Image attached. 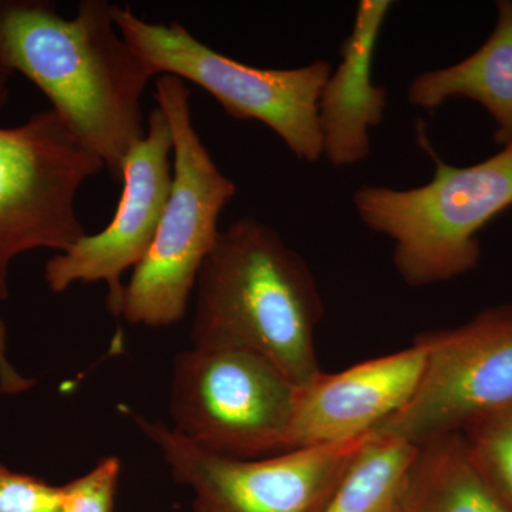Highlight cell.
<instances>
[{
	"instance_id": "obj_5",
	"label": "cell",
	"mask_w": 512,
	"mask_h": 512,
	"mask_svg": "<svg viewBox=\"0 0 512 512\" xmlns=\"http://www.w3.org/2000/svg\"><path fill=\"white\" fill-rule=\"evenodd\" d=\"M117 29L154 76L170 74L210 93L232 119L271 128L306 163L323 157L318 103L332 66L315 60L296 69H259L222 55L183 23H153L113 5Z\"/></svg>"
},
{
	"instance_id": "obj_14",
	"label": "cell",
	"mask_w": 512,
	"mask_h": 512,
	"mask_svg": "<svg viewBox=\"0 0 512 512\" xmlns=\"http://www.w3.org/2000/svg\"><path fill=\"white\" fill-rule=\"evenodd\" d=\"M403 512H512L478 467L463 433L417 450Z\"/></svg>"
},
{
	"instance_id": "obj_17",
	"label": "cell",
	"mask_w": 512,
	"mask_h": 512,
	"mask_svg": "<svg viewBox=\"0 0 512 512\" xmlns=\"http://www.w3.org/2000/svg\"><path fill=\"white\" fill-rule=\"evenodd\" d=\"M120 474L119 458H103L89 473L63 485L57 512H114Z\"/></svg>"
},
{
	"instance_id": "obj_10",
	"label": "cell",
	"mask_w": 512,
	"mask_h": 512,
	"mask_svg": "<svg viewBox=\"0 0 512 512\" xmlns=\"http://www.w3.org/2000/svg\"><path fill=\"white\" fill-rule=\"evenodd\" d=\"M174 141L161 107L147 120L146 136L131 148L123 164V190L116 214L103 231L84 235L64 252L46 262L45 281L53 293L74 284L106 282V306L120 318L123 274L136 268L156 238L171 184Z\"/></svg>"
},
{
	"instance_id": "obj_3",
	"label": "cell",
	"mask_w": 512,
	"mask_h": 512,
	"mask_svg": "<svg viewBox=\"0 0 512 512\" xmlns=\"http://www.w3.org/2000/svg\"><path fill=\"white\" fill-rule=\"evenodd\" d=\"M156 101L173 133V184L156 238L124 286L120 313L130 325L154 329L184 319L202 265L220 235L221 212L238 191L201 141L183 80L158 76Z\"/></svg>"
},
{
	"instance_id": "obj_8",
	"label": "cell",
	"mask_w": 512,
	"mask_h": 512,
	"mask_svg": "<svg viewBox=\"0 0 512 512\" xmlns=\"http://www.w3.org/2000/svg\"><path fill=\"white\" fill-rule=\"evenodd\" d=\"M133 420L160 448L174 480L194 494V512H323L372 434L244 460L198 447L161 421Z\"/></svg>"
},
{
	"instance_id": "obj_4",
	"label": "cell",
	"mask_w": 512,
	"mask_h": 512,
	"mask_svg": "<svg viewBox=\"0 0 512 512\" xmlns=\"http://www.w3.org/2000/svg\"><path fill=\"white\" fill-rule=\"evenodd\" d=\"M434 160L436 173L421 187L363 185L353 194L363 224L392 239L394 266L410 286L439 284L476 268L478 234L512 207V141L468 167Z\"/></svg>"
},
{
	"instance_id": "obj_9",
	"label": "cell",
	"mask_w": 512,
	"mask_h": 512,
	"mask_svg": "<svg viewBox=\"0 0 512 512\" xmlns=\"http://www.w3.org/2000/svg\"><path fill=\"white\" fill-rule=\"evenodd\" d=\"M416 339L427 352L419 389L376 433L421 447L512 409V305Z\"/></svg>"
},
{
	"instance_id": "obj_11",
	"label": "cell",
	"mask_w": 512,
	"mask_h": 512,
	"mask_svg": "<svg viewBox=\"0 0 512 512\" xmlns=\"http://www.w3.org/2000/svg\"><path fill=\"white\" fill-rule=\"evenodd\" d=\"M427 352L412 348L367 360L339 373L319 372L296 386L288 451L348 443L373 433L413 399Z\"/></svg>"
},
{
	"instance_id": "obj_2",
	"label": "cell",
	"mask_w": 512,
	"mask_h": 512,
	"mask_svg": "<svg viewBox=\"0 0 512 512\" xmlns=\"http://www.w3.org/2000/svg\"><path fill=\"white\" fill-rule=\"evenodd\" d=\"M195 292L192 348L247 350L296 386L320 372L318 285L302 256L264 222L245 217L220 231Z\"/></svg>"
},
{
	"instance_id": "obj_13",
	"label": "cell",
	"mask_w": 512,
	"mask_h": 512,
	"mask_svg": "<svg viewBox=\"0 0 512 512\" xmlns=\"http://www.w3.org/2000/svg\"><path fill=\"white\" fill-rule=\"evenodd\" d=\"M497 25L483 46L467 59L414 77L407 100L421 110H436L464 97L481 104L497 124L495 141H512V2L497 3Z\"/></svg>"
},
{
	"instance_id": "obj_18",
	"label": "cell",
	"mask_w": 512,
	"mask_h": 512,
	"mask_svg": "<svg viewBox=\"0 0 512 512\" xmlns=\"http://www.w3.org/2000/svg\"><path fill=\"white\" fill-rule=\"evenodd\" d=\"M63 485H52L0 466V512H57Z\"/></svg>"
},
{
	"instance_id": "obj_20",
	"label": "cell",
	"mask_w": 512,
	"mask_h": 512,
	"mask_svg": "<svg viewBox=\"0 0 512 512\" xmlns=\"http://www.w3.org/2000/svg\"><path fill=\"white\" fill-rule=\"evenodd\" d=\"M9 79L8 74L0 72V111L6 106L9 100Z\"/></svg>"
},
{
	"instance_id": "obj_19",
	"label": "cell",
	"mask_w": 512,
	"mask_h": 512,
	"mask_svg": "<svg viewBox=\"0 0 512 512\" xmlns=\"http://www.w3.org/2000/svg\"><path fill=\"white\" fill-rule=\"evenodd\" d=\"M6 326L0 319V393L19 394L26 392L33 386V380L26 379L16 372L15 367L10 365L8 356H6Z\"/></svg>"
},
{
	"instance_id": "obj_7",
	"label": "cell",
	"mask_w": 512,
	"mask_h": 512,
	"mask_svg": "<svg viewBox=\"0 0 512 512\" xmlns=\"http://www.w3.org/2000/svg\"><path fill=\"white\" fill-rule=\"evenodd\" d=\"M106 165L55 110L0 127V303L10 265L35 249L64 252L86 234L77 217L82 185Z\"/></svg>"
},
{
	"instance_id": "obj_16",
	"label": "cell",
	"mask_w": 512,
	"mask_h": 512,
	"mask_svg": "<svg viewBox=\"0 0 512 512\" xmlns=\"http://www.w3.org/2000/svg\"><path fill=\"white\" fill-rule=\"evenodd\" d=\"M478 467L512 511V409L464 431Z\"/></svg>"
},
{
	"instance_id": "obj_1",
	"label": "cell",
	"mask_w": 512,
	"mask_h": 512,
	"mask_svg": "<svg viewBox=\"0 0 512 512\" xmlns=\"http://www.w3.org/2000/svg\"><path fill=\"white\" fill-rule=\"evenodd\" d=\"M0 72L39 87L121 184L146 136L141 97L153 74L117 29L113 3L82 0L66 18L49 0H0Z\"/></svg>"
},
{
	"instance_id": "obj_6",
	"label": "cell",
	"mask_w": 512,
	"mask_h": 512,
	"mask_svg": "<svg viewBox=\"0 0 512 512\" xmlns=\"http://www.w3.org/2000/svg\"><path fill=\"white\" fill-rule=\"evenodd\" d=\"M296 384L255 353L191 348L175 357L173 429L221 456L262 458L288 451Z\"/></svg>"
},
{
	"instance_id": "obj_15",
	"label": "cell",
	"mask_w": 512,
	"mask_h": 512,
	"mask_svg": "<svg viewBox=\"0 0 512 512\" xmlns=\"http://www.w3.org/2000/svg\"><path fill=\"white\" fill-rule=\"evenodd\" d=\"M419 447L373 431L323 512H403Z\"/></svg>"
},
{
	"instance_id": "obj_12",
	"label": "cell",
	"mask_w": 512,
	"mask_h": 512,
	"mask_svg": "<svg viewBox=\"0 0 512 512\" xmlns=\"http://www.w3.org/2000/svg\"><path fill=\"white\" fill-rule=\"evenodd\" d=\"M390 0H362L352 32L343 40L318 103L323 157L333 167H352L370 154V130L382 123L387 92L373 82L372 66Z\"/></svg>"
}]
</instances>
